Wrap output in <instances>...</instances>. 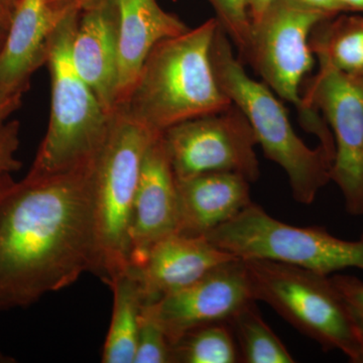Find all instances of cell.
<instances>
[{
    "mask_svg": "<svg viewBox=\"0 0 363 363\" xmlns=\"http://www.w3.org/2000/svg\"><path fill=\"white\" fill-rule=\"evenodd\" d=\"M96 160L0 191V312L96 274Z\"/></svg>",
    "mask_w": 363,
    "mask_h": 363,
    "instance_id": "6da1fadb",
    "label": "cell"
},
{
    "mask_svg": "<svg viewBox=\"0 0 363 363\" xmlns=\"http://www.w3.org/2000/svg\"><path fill=\"white\" fill-rule=\"evenodd\" d=\"M216 18L157 43L121 109L155 135L230 106L215 77L211 45Z\"/></svg>",
    "mask_w": 363,
    "mask_h": 363,
    "instance_id": "7a4b0ae2",
    "label": "cell"
},
{
    "mask_svg": "<svg viewBox=\"0 0 363 363\" xmlns=\"http://www.w3.org/2000/svg\"><path fill=\"white\" fill-rule=\"evenodd\" d=\"M211 61L221 90L247 116L264 156L285 171L294 199L311 205L331 181L333 156L322 145L311 149L298 138L281 98L266 83L250 77L219 23Z\"/></svg>",
    "mask_w": 363,
    "mask_h": 363,
    "instance_id": "3957f363",
    "label": "cell"
},
{
    "mask_svg": "<svg viewBox=\"0 0 363 363\" xmlns=\"http://www.w3.org/2000/svg\"><path fill=\"white\" fill-rule=\"evenodd\" d=\"M80 11L72 7L50 44L45 65L51 76V117L26 175L30 178L56 175L94 161L111 131L114 113L105 111L72 59Z\"/></svg>",
    "mask_w": 363,
    "mask_h": 363,
    "instance_id": "277c9868",
    "label": "cell"
},
{
    "mask_svg": "<svg viewBox=\"0 0 363 363\" xmlns=\"http://www.w3.org/2000/svg\"><path fill=\"white\" fill-rule=\"evenodd\" d=\"M245 260V259H243ZM253 298L267 303L324 351L358 363L362 331L329 276L267 259H247Z\"/></svg>",
    "mask_w": 363,
    "mask_h": 363,
    "instance_id": "5b68a950",
    "label": "cell"
},
{
    "mask_svg": "<svg viewBox=\"0 0 363 363\" xmlns=\"http://www.w3.org/2000/svg\"><path fill=\"white\" fill-rule=\"evenodd\" d=\"M121 109L95 166L97 272L109 283L130 267V224L143 157L156 136Z\"/></svg>",
    "mask_w": 363,
    "mask_h": 363,
    "instance_id": "8992f818",
    "label": "cell"
},
{
    "mask_svg": "<svg viewBox=\"0 0 363 363\" xmlns=\"http://www.w3.org/2000/svg\"><path fill=\"white\" fill-rule=\"evenodd\" d=\"M333 14L318 11L297 0H276L262 21L252 28L242 64H248L281 99L292 104L307 133L334 154V140L320 112L308 111L301 86L314 66L310 35Z\"/></svg>",
    "mask_w": 363,
    "mask_h": 363,
    "instance_id": "52a82bcc",
    "label": "cell"
},
{
    "mask_svg": "<svg viewBox=\"0 0 363 363\" xmlns=\"http://www.w3.org/2000/svg\"><path fill=\"white\" fill-rule=\"evenodd\" d=\"M205 236L241 259L272 260L325 276L351 267L363 271L362 238L344 240L323 227L290 225L253 202Z\"/></svg>",
    "mask_w": 363,
    "mask_h": 363,
    "instance_id": "ba28073f",
    "label": "cell"
},
{
    "mask_svg": "<svg viewBox=\"0 0 363 363\" xmlns=\"http://www.w3.org/2000/svg\"><path fill=\"white\" fill-rule=\"evenodd\" d=\"M162 138L176 179L211 172L238 174L250 183L259 179L257 138L247 116L234 104L171 126Z\"/></svg>",
    "mask_w": 363,
    "mask_h": 363,
    "instance_id": "9c48e42d",
    "label": "cell"
},
{
    "mask_svg": "<svg viewBox=\"0 0 363 363\" xmlns=\"http://www.w3.org/2000/svg\"><path fill=\"white\" fill-rule=\"evenodd\" d=\"M302 92L308 111L323 114L334 140L330 179L342 193L346 211L363 215V76L319 63Z\"/></svg>",
    "mask_w": 363,
    "mask_h": 363,
    "instance_id": "30bf717a",
    "label": "cell"
},
{
    "mask_svg": "<svg viewBox=\"0 0 363 363\" xmlns=\"http://www.w3.org/2000/svg\"><path fill=\"white\" fill-rule=\"evenodd\" d=\"M253 298L245 260L224 262L185 289L143 308L175 344L187 332L214 323H228Z\"/></svg>",
    "mask_w": 363,
    "mask_h": 363,
    "instance_id": "8fae6325",
    "label": "cell"
},
{
    "mask_svg": "<svg viewBox=\"0 0 363 363\" xmlns=\"http://www.w3.org/2000/svg\"><path fill=\"white\" fill-rule=\"evenodd\" d=\"M177 179L162 135L150 143L143 157L130 224V267L140 266L152 247L178 233Z\"/></svg>",
    "mask_w": 363,
    "mask_h": 363,
    "instance_id": "7c38bea8",
    "label": "cell"
},
{
    "mask_svg": "<svg viewBox=\"0 0 363 363\" xmlns=\"http://www.w3.org/2000/svg\"><path fill=\"white\" fill-rule=\"evenodd\" d=\"M51 0H20L0 52V90L23 94L30 77L47 63L55 30L72 9Z\"/></svg>",
    "mask_w": 363,
    "mask_h": 363,
    "instance_id": "4fadbf2b",
    "label": "cell"
},
{
    "mask_svg": "<svg viewBox=\"0 0 363 363\" xmlns=\"http://www.w3.org/2000/svg\"><path fill=\"white\" fill-rule=\"evenodd\" d=\"M233 259L236 257L217 247L206 236L174 233L157 242L140 266L130 269L145 304H149L192 285Z\"/></svg>",
    "mask_w": 363,
    "mask_h": 363,
    "instance_id": "5bb4252c",
    "label": "cell"
},
{
    "mask_svg": "<svg viewBox=\"0 0 363 363\" xmlns=\"http://www.w3.org/2000/svg\"><path fill=\"white\" fill-rule=\"evenodd\" d=\"M72 59L105 111L114 113L119 68L118 14L114 0H95L81 9Z\"/></svg>",
    "mask_w": 363,
    "mask_h": 363,
    "instance_id": "9a60e30c",
    "label": "cell"
},
{
    "mask_svg": "<svg viewBox=\"0 0 363 363\" xmlns=\"http://www.w3.org/2000/svg\"><path fill=\"white\" fill-rule=\"evenodd\" d=\"M250 182L228 172L177 179L178 233L205 236L252 204Z\"/></svg>",
    "mask_w": 363,
    "mask_h": 363,
    "instance_id": "2e32d148",
    "label": "cell"
},
{
    "mask_svg": "<svg viewBox=\"0 0 363 363\" xmlns=\"http://www.w3.org/2000/svg\"><path fill=\"white\" fill-rule=\"evenodd\" d=\"M118 14V102L124 104L152 48L190 28L157 0H114Z\"/></svg>",
    "mask_w": 363,
    "mask_h": 363,
    "instance_id": "e0dca14e",
    "label": "cell"
},
{
    "mask_svg": "<svg viewBox=\"0 0 363 363\" xmlns=\"http://www.w3.org/2000/svg\"><path fill=\"white\" fill-rule=\"evenodd\" d=\"M113 292V309L104 351V363L135 362L136 341L143 306L142 290L128 269L108 284Z\"/></svg>",
    "mask_w": 363,
    "mask_h": 363,
    "instance_id": "ac0fdd59",
    "label": "cell"
},
{
    "mask_svg": "<svg viewBox=\"0 0 363 363\" xmlns=\"http://www.w3.org/2000/svg\"><path fill=\"white\" fill-rule=\"evenodd\" d=\"M310 47L319 63L363 76L362 16H333L322 21L310 35Z\"/></svg>",
    "mask_w": 363,
    "mask_h": 363,
    "instance_id": "d6986e66",
    "label": "cell"
},
{
    "mask_svg": "<svg viewBox=\"0 0 363 363\" xmlns=\"http://www.w3.org/2000/svg\"><path fill=\"white\" fill-rule=\"evenodd\" d=\"M248 303L228 322L240 351V362L293 363L295 359L257 309Z\"/></svg>",
    "mask_w": 363,
    "mask_h": 363,
    "instance_id": "ffe728a7",
    "label": "cell"
},
{
    "mask_svg": "<svg viewBox=\"0 0 363 363\" xmlns=\"http://www.w3.org/2000/svg\"><path fill=\"white\" fill-rule=\"evenodd\" d=\"M240 362L228 323H214L187 332L173 345V363Z\"/></svg>",
    "mask_w": 363,
    "mask_h": 363,
    "instance_id": "44dd1931",
    "label": "cell"
},
{
    "mask_svg": "<svg viewBox=\"0 0 363 363\" xmlns=\"http://www.w3.org/2000/svg\"><path fill=\"white\" fill-rule=\"evenodd\" d=\"M216 13V20L238 51V58L242 63L247 55L252 23L248 16L247 0H207Z\"/></svg>",
    "mask_w": 363,
    "mask_h": 363,
    "instance_id": "7402d4cb",
    "label": "cell"
},
{
    "mask_svg": "<svg viewBox=\"0 0 363 363\" xmlns=\"http://www.w3.org/2000/svg\"><path fill=\"white\" fill-rule=\"evenodd\" d=\"M133 363H173V344L143 306Z\"/></svg>",
    "mask_w": 363,
    "mask_h": 363,
    "instance_id": "603a6c76",
    "label": "cell"
},
{
    "mask_svg": "<svg viewBox=\"0 0 363 363\" xmlns=\"http://www.w3.org/2000/svg\"><path fill=\"white\" fill-rule=\"evenodd\" d=\"M20 145V123L13 121L0 123V174H11L21 168L16 157Z\"/></svg>",
    "mask_w": 363,
    "mask_h": 363,
    "instance_id": "cb8c5ba5",
    "label": "cell"
},
{
    "mask_svg": "<svg viewBox=\"0 0 363 363\" xmlns=\"http://www.w3.org/2000/svg\"><path fill=\"white\" fill-rule=\"evenodd\" d=\"M331 279L363 333V281L348 274H335Z\"/></svg>",
    "mask_w": 363,
    "mask_h": 363,
    "instance_id": "d4e9b609",
    "label": "cell"
},
{
    "mask_svg": "<svg viewBox=\"0 0 363 363\" xmlns=\"http://www.w3.org/2000/svg\"><path fill=\"white\" fill-rule=\"evenodd\" d=\"M23 95L21 93H7L0 90V123H4L21 106Z\"/></svg>",
    "mask_w": 363,
    "mask_h": 363,
    "instance_id": "484cf974",
    "label": "cell"
},
{
    "mask_svg": "<svg viewBox=\"0 0 363 363\" xmlns=\"http://www.w3.org/2000/svg\"><path fill=\"white\" fill-rule=\"evenodd\" d=\"M276 0H247L248 16L252 28L259 25Z\"/></svg>",
    "mask_w": 363,
    "mask_h": 363,
    "instance_id": "4316f807",
    "label": "cell"
},
{
    "mask_svg": "<svg viewBox=\"0 0 363 363\" xmlns=\"http://www.w3.org/2000/svg\"><path fill=\"white\" fill-rule=\"evenodd\" d=\"M297 1L306 6L325 11L333 16H337L339 13L343 11L339 0H297Z\"/></svg>",
    "mask_w": 363,
    "mask_h": 363,
    "instance_id": "83f0119b",
    "label": "cell"
},
{
    "mask_svg": "<svg viewBox=\"0 0 363 363\" xmlns=\"http://www.w3.org/2000/svg\"><path fill=\"white\" fill-rule=\"evenodd\" d=\"M18 1L20 0H0V13L4 14L9 20H11V16Z\"/></svg>",
    "mask_w": 363,
    "mask_h": 363,
    "instance_id": "f1b7e54d",
    "label": "cell"
},
{
    "mask_svg": "<svg viewBox=\"0 0 363 363\" xmlns=\"http://www.w3.org/2000/svg\"><path fill=\"white\" fill-rule=\"evenodd\" d=\"M343 11H362L363 13V0H339Z\"/></svg>",
    "mask_w": 363,
    "mask_h": 363,
    "instance_id": "f546056e",
    "label": "cell"
},
{
    "mask_svg": "<svg viewBox=\"0 0 363 363\" xmlns=\"http://www.w3.org/2000/svg\"><path fill=\"white\" fill-rule=\"evenodd\" d=\"M9 23H11V20L6 18L4 14L0 13V52H1L4 42H6Z\"/></svg>",
    "mask_w": 363,
    "mask_h": 363,
    "instance_id": "4dcf8cb0",
    "label": "cell"
},
{
    "mask_svg": "<svg viewBox=\"0 0 363 363\" xmlns=\"http://www.w3.org/2000/svg\"><path fill=\"white\" fill-rule=\"evenodd\" d=\"M55 4H63V6H78L82 9L95 0H51Z\"/></svg>",
    "mask_w": 363,
    "mask_h": 363,
    "instance_id": "1f68e13d",
    "label": "cell"
},
{
    "mask_svg": "<svg viewBox=\"0 0 363 363\" xmlns=\"http://www.w3.org/2000/svg\"><path fill=\"white\" fill-rule=\"evenodd\" d=\"M11 174H0V191L11 186L13 183Z\"/></svg>",
    "mask_w": 363,
    "mask_h": 363,
    "instance_id": "d6a6232c",
    "label": "cell"
},
{
    "mask_svg": "<svg viewBox=\"0 0 363 363\" xmlns=\"http://www.w3.org/2000/svg\"><path fill=\"white\" fill-rule=\"evenodd\" d=\"M358 363H363V333H362V346H360L359 362H358Z\"/></svg>",
    "mask_w": 363,
    "mask_h": 363,
    "instance_id": "836d02e7",
    "label": "cell"
},
{
    "mask_svg": "<svg viewBox=\"0 0 363 363\" xmlns=\"http://www.w3.org/2000/svg\"><path fill=\"white\" fill-rule=\"evenodd\" d=\"M362 238V240H363V233H362V238Z\"/></svg>",
    "mask_w": 363,
    "mask_h": 363,
    "instance_id": "e575fe53",
    "label": "cell"
}]
</instances>
